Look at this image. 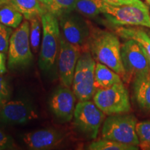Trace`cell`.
<instances>
[{"mask_svg": "<svg viewBox=\"0 0 150 150\" xmlns=\"http://www.w3.org/2000/svg\"><path fill=\"white\" fill-rule=\"evenodd\" d=\"M117 73L108 66L97 62L95 70V83L97 89L106 88L122 81Z\"/></svg>", "mask_w": 150, "mask_h": 150, "instance_id": "ac0fdd59", "label": "cell"}, {"mask_svg": "<svg viewBox=\"0 0 150 150\" xmlns=\"http://www.w3.org/2000/svg\"><path fill=\"white\" fill-rule=\"evenodd\" d=\"M24 16L8 3L0 6V22L7 27L17 29L22 23Z\"/></svg>", "mask_w": 150, "mask_h": 150, "instance_id": "d6986e66", "label": "cell"}, {"mask_svg": "<svg viewBox=\"0 0 150 150\" xmlns=\"http://www.w3.org/2000/svg\"><path fill=\"white\" fill-rule=\"evenodd\" d=\"M38 117L35 107L27 101H8L0 106V122L6 125L28 123Z\"/></svg>", "mask_w": 150, "mask_h": 150, "instance_id": "7c38bea8", "label": "cell"}, {"mask_svg": "<svg viewBox=\"0 0 150 150\" xmlns=\"http://www.w3.org/2000/svg\"></svg>", "mask_w": 150, "mask_h": 150, "instance_id": "e575fe53", "label": "cell"}, {"mask_svg": "<svg viewBox=\"0 0 150 150\" xmlns=\"http://www.w3.org/2000/svg\"><path fill=\"white\" fill-rule=\"evenodd\" d=\"M102 0H76L74 11L88 18H95L102 13Z\"/></svg>", "mask_w": 150, "mask_h": 150, "instance_id": "ffe728a7", "label": "cell"}, {"mask_svg": "<svg viewBox=\"0 0 150 150\" xmlns=\"http://www.w3.org/2000/svg\"><path fill=\"white\" fill-rule=\"evenodd\" d=\"M101 12L112 27L131 26L150 29V12L148 6H112L103 1Z\"/></svg>", "mask_w": 150, "mask_h": 150, "instance_id": "3957f363", "label": "cell"}, {"mask_svg": "<svg viewBox=\"0 0 150 150\" xmlns=\"http://www.w3.org/2000/svg\"><path fill=\"white\" fill-rule=\"evenodd\" d=\"M88 49L95 60L108 66L124 79L125 72L121 57V43L115 33L91 26Z\"/></svg>", "mask_w": 150, "mask_h": 150, "instance_id": "6da1fadb", "label": "cell"}, {"mask_svg": "<svg viewBox=\"0 0 150 150\" xmlns=\"http://www.w3.org/2000/svg\"><path fill=\"white\" fill-rule=\"evenodd\" d=\"M6 54L0 52V75L4 74L6 72Z\"/></svg>", "mask_w": 150, "mask_h": 150, "instance_id": "83f0119b", "label": "cell"}, {"mask_svg": "<svg viewBox=\"0 0 150 150\" xmlns=\"http://www.w3.org/2000/svg\"><path fill=\"white\" fill-rule=\"evenodd\" d=\"M96 62L89 50H82L72 81V91L79 101L91 100L96 93L95 70Z\"/></svg>", "mask_w": 150, "mask_h": 150, "instance_id": "5b68a950", "label": "cell"}, {"mask_svg": "<svg viewBox=\"0 0 150 150\" xmlns=\"http://www.w3.org/2000/svg\"><path fill=\"white\" fill-rule=\"evenodd\" d=\"M136 130L139 140L140 149L150 150V120L137 122Z\"/></svg>", "mask_w": 150, "mask_h": 150, "instance_id": "603a6c76", "label": "cell"}, {"mask_svg": "<svg viewBox=\"0 0 150 150\" xmlns=\"http://www.w3.org/2000/svg\"><path fill=\"white\" fill-rule=\"evenodd\" d=\"M30 22L29 31V40L31 48L33 54L38 52L40 44L41 37V22L40 17H35L29 20Z\"/></svg>", "mask_w": 150, "mask_h": 150, "instance_id": "7402d4cb", "label": "cell"}, {"mask_svg": "<svg viewBox=\"0 0 150 150\" xmlns=\"http://www.w3.org/2000/svg\"><path fill=\"white\" fill-rule=\"evenodd\" d=\"M121 57L125 72L123 80L125 82L150 71L149 58L136 41L129 39L121 45Z\"/></svg>", "mask_w": 150, "mask_h": 150, "instance_id": "30bf717a", "label": "cell"}, {"mask_svg": "<svg viewBox=\"0 0 150 150\" xmlns=\"http://www.w3.org/2000/svg\"><path fill=\"white\" fill-rule=\"evenodd\" d=\"M122 1L127 5H134L138 6L147 7V6L145 3L142 2L141 0H122Z\"/></svg>", "mask_w": 150, "mask_h": 150, "instance_id": "f1b7e54d", "label": "cell"}, {"mask_svg": "<svg viewBox=\"0 0 150 150\" xmlns=\"http://www.w3.org/2000/svg\"><path fill=\"white\" fill-rule=\"evenodd\" d=\"M38 1H40L47 9H49L52 4V0H38Z\"/></svg>", "mask_w": 150, "mask_h": 150, "instance_id": "4dcf8cb0", "label": "cell"}, {"mask_svg": "<svg viewBox=\"0 0 150 150\" xmlns=\"http://www.w3.org/2000/svg\"><path fill=\"white\" fill-rule=\"evenodd\" d=\"M42 40L39 54L38 65L43 72L53 70L56 64L60 50L61 29L59 19L47 11L41 16Z\"/></svg>", "mask_w": 150, "mask_h": 150, "instance_id": "7a4b0ae2", "label": "cell"}, {"mask_svg": "<svg viewBox=\"0 0 150 150\" xmlns=\"http://www.w3.org/2000/svg\"><path fill=\"white\" fill-rule=\"evenodd\" d=\"M76 0H52V4L48 11L59 18L65 13L74 11Z\"/></svg>", "mask_w": 150, "mask_h": 150, "instance_id": "cb8c5ba5", "label": "cell"}, {"mask_svg": "<svg viewBox=\"0 0 150 150\" xmlns=\"http://www.w3.org/2000/svg\"><path fill=\"white\" fill-rule=\"evenodd\" d=\"M145 1H146V3H147L148 5L150 6V0H145Z\"/></svg>", "mask_w": 150, "mask_h": 150, "instance_id": "d6a6232c", "label": "cell"}, {"mask_svg": "<svg viewBox=\"0 0 150 150\" xmlns=\"http://www.w3.org/2000/svg\"><path fill=\"white\" fill-rule=\"evenodd\" d=\"M81 52V48L67 42L61 33L57 61L59 79L63 86L68 88L72 86L75 69Z\"/></svg>", "mask_w": 150, "mask_h": 150, "instance_id": "8fae6325", "label": "cell"}, {"mask_svg": "<svg viewBox=\"0 0 150 150\" xmlns=\"http://www.w3.org/2000/svg\"><path fill=\"white\" fill-rule=\"evenodd\" d=\"M76 99L70 88L62 85L52 93L49 99V106L57 119L67 122L74 117Z\"/></svg>", "mask_w": 150, "mask_h": 150, "instance_id": "4fadbf2b", "label": "cell"}, {"mask_svg": "<svg viewBox=\"0 0 150 150\" xmlns=\"http://www.w3.org/2000/svg\"><path fill=\"white\" fill-rule=\"evenodd\" d=\"M12 33V28L0 22V52L5 54L8 52L9 42Z\"/></svg>", "mask_w": 150, "mask_h": 150, "instance_id": "d4e9b609", "label": "cell"}, {"mask_svg": "<svg viewBox=\"0 0 150 150\" xmlns=\"http://www.w3.org/2000/svg\"><path fill=\"white\" fill-rule=\"evenodd\" d=\"M8 0H0V4H4L7 3Z\"/></svg>", "mask_w": 150, "mask_h": 150, "instance_id": "1f68e13d", "label": "cell"}, {"mask_svg": "<svg viewBox=\"0 0 150 150\" xmlns=\"http://www.w3.org/2000/svg\"><path fill=\"white\" fill-rule=\"evenodd\" d=\"M133 93L138 107L143 111L150 112V71L134 79Z\"/></svg>", "mask_w": 150, "mask_h": 150, "instance_id": "9a60e30c", "label": "cell"}, {"mask_svg": "<svg viewBox=\"0 0 150 150\" xmlns=\"http://www.w3.org/2000/svg\"><path fill=\"white\" fill-rule=\"evenodd\" d=\"M104 2L112 6H122L127 5L122 0H102Z\"/></svg>", "mask_w": 150, "mask_h": 150, "instance_id": "f546056e", "label": "cell"}, {"mask_svg": "<svg viewBox=\"0 0 150 150\" xmlns=\"http://www.w3.org/2000/svg\"><path fill=\"white\" fill-rule=\"evenodd\" d=\"M17 145L13 138L0 129V150L16 149Z\"/></svg>", "mask_w": 150, "mask_h": 150, "instance_id": "4316f807", "label": "cell"}, {"mask_svg": "<svg viewBox=\"0 0 150 150\" xmlns=\"http://www.w3.org/2000/svg\"><path fill=\"white\" fill-rule=\"evenodd\" d=\"M65 138V135L57 129L47 128L25 134L23 141L30 149L45 150L58 146Z\"/></svg>", "mask_w": 150, "mask_h": 150, "instance_id": "5bb4252c", "label": "cell"}, {"mask_svg": "<svg viewBox=\"0 0 150 150\" xmlns=\"http://www.w3.org/2000/svg\"><path fill=\"white\" fill-rule=\"evenodd\" d=\"M93 102L106 115L128 113L131 110L129 91L122 81L106 88L97 89Z\"/></svg>", "mask_w": 150, "mask_h": 150, "instance_id": "8992f818", "label": "cell"}, {"mask_svg": "<svg viewBox=\"0 0 150 150\" xmlns=\"http://www.w3.org/2000/svg\"><path fill=\"white\" fill-rule=\"evenodd\" d=\"M59 22L62 36L67 42L79 47L82 50H88V42L92 24L76 11L65 13L59 16Z\"/></svg>", "mask_w": 150, "mask_h": 150, "instance_id": "ba28073f", "label": "cell"}, {"mask_svg": "<svg viewBox=\"0 0 150 150\" xmlns=\"http://www.w3.org/2000/svg\"><path fill=\"white\" fill-rule=\"evenodd\" d=\"M7 3L12 5L23 15L25 20H30L35 17H40L48 9L38 0H8Z\"/></svg>", "mask_w": 150, "mask_h": 150, "instance_id": "e0dca14e", "label": "cell"}, {"mask_svg": "<svg viewBox=\"0 0 150 150\" xmlns=\"http://www.w3.org/2000/svg\"><path fill=\"white\" fill-rule=\"evenodd\" d=\"M30 22L25 20L13 31L8 52V66L11 69L23 68L32 63L33 55L29 40Z\"/></svg>", "mask_w": 150, "mask_h": 150, "instance_id": "52a82bcc", "label": "cell"}, {"mask_svg": "<svg viewBox=\"0 0 150 150\" xmlns=\"http://www.w3.org/2000/svg\"><path fill=\"white\" fill-rule=\"evenodd\" d=\"M90 150H138L139 146L124 144L111 140L102 138L91 142L88 146Z\"/></svg>", "mask_w": 150, "mask_h": 150, "instance_id": "44dd1931", "label": "cell"}, {"mask_svg": "<svg viewBox=\"0 0 150 150\" xmlns=\"http://www.w3.org/2000/svg\"><path fill=\"white\" fill-rule=\"evenodd\" d=\"M137 118L133 114L108 115L102 127V138L129 145H139L136 130Z\"/></svg>", "mask_w": 150, "mask_h": 150, "instance_id": "277c9868", "label": "cell"}, {"mask_svg": "<svg viewBox=\"0 0 150 150\" xmlns=\"http://www.w3.org/2000/svg\"><path fill=\"white\" fill-rule=\"evenodd\" d=\"M1 5H2V4H0V6H1Z\"/></svg>", "mask_w": 150, "mask_h": 150, "instance_id": "836d02e7", "label": "cell"}, {"mask_svg": "<svg viewBox=\"0 0 150 150\" xmlns=\"http://www.w3.org/2000/svg\"><path fill=\"white\" fill-rule=\"evenodd\" d=\"M105 114L91 100L79 101L74 112V125L80 132L90 138L96 139L105 120Z\"/></svg>", "mask_w": 150, "mask_h": 150, "instance_id": "9c48e42d", "label": "cell"}, {"mask_svg": "<svg viewBox=\"0 0 150 150\" xmlns=\"http://www.w3.org/2000/svg\"><path fill=\"white\" fill-rule=\"evenodd\" d=\"M113 32L125 40L131 39L136 41L143 49L150 61V33L143 28L131 26H113Z\"/></svg>", "mask_w": 150, "mask_h": 150, "instance_id": "2e32d148", "label": "cell"}, {"mask_svg": "<svg viewBox=\"0 0 150 150\" xmlns=\"http://www.w3.org/2000/svg\"><path fill=\"white\" fill-rule=\"evenodd\" d=\"M11 89L8 81L0 75V106L9 101L11 97Z\"/></svg>", "mask_w": 150, "mask_h": 150, "instance_id": "484cf974", "label": "cell"}]
</instances>
